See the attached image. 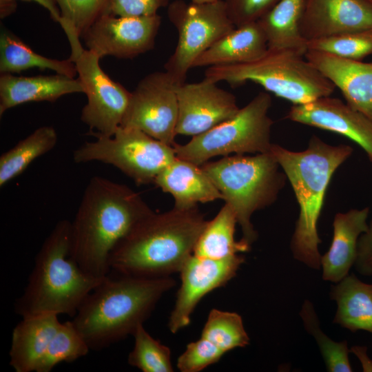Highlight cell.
Here are the masks:
<instances>
[{"label": "cell", "mask_w": 372, "mask_h": 372, "mask_svg": "<svg viewBox=\"0 0 372 372\" xmlns=\"http://www.w3.org/2000/svg\"><path fill=\"white\" fill-rule=\"evenodd\" d=\"M153 210L130 187L101 176L92 177L71 222V255L90 276L109 275L116 245Z\"/></svg>", "instance_id": "6da1fadb"}, {"label": "cell", "mask_w": 372, "mask_h": 372, "mask_svg": "<svg viewBox=\"0 0 372 372\" xmlns=\"http://www.w3.org/2000/svg\"><path fill=\"white\" fill-rule=\"evenodd\" d=\"M207 220L198 206L154 211L141 219L116 245L110 258L118 274L159 278L180 271L193 254Z\"/></svg>", "instance_id": "7a4b0ae2"}, {"label": "cell", "mask_w": 372, "mask_h": 372, "mask_svg": "<svg viewBox=\"0 0 372 372\" xmlns=\"http://www.w3.org/2000/svg\"><path fill=\"white\" fill-rule=\"evenodd\" d=\"M119 275L105 277L72 320L90 350H101L133 335L161 296L175 285L169 276Z\"/></svg>", "instance_id": "3957f363"}, {"label": "cell", "mask_w": 372, "mask_h": 372, "mask_svg": "<svg viewBox=\"0 0 372 372\" xmlns=\"http://www.w3.org/2000/svg\"><path fill=\"white\" fill-rule=\"evenodd\" d=\"M269 152L291 183L300 208L291 249L293 257L307 266L318 269L321 242L317 229L325 193L338 167L352 154L347 145H331L313 136L307 148L293 152L272 144Z\"/></svg>", "instance_id": "277c9868"}, {"label": "cell", "mask_w": 372, "mask_h": 372, "mask_svg": "<svg viewBox=\"0 0 372 372\" xmlns=\"http://www.w3.org/2000/svg\"><path fill=\"white\" fill-rule=\"evenodd\" d=\"M103 278L90 276L72 258L71 222L61 220L37 253L26 287L14 303L15 312L22 318L43 314L73 318Z\"/></svg>", "instance_id": "5b68a950"}, {"label": "cell", "mask_w": 372, "mask_h": 372, "mask_svg": "<svg viewBox=\"0 0 372 372\" xmlns=\"http://www.w3.org/2000/svg\"><path fill=\"white\" fill-rule=\"evenodd\" d=\"M293 48H268L259 59L245 63L208 67L205 78L236 86L254 82L293 105L331 96L335 85Z\"/></svg>", "instance_id": "8992f818"}, {"label": "cell", "mask_w": 372, "mask_h": 372, "mask_svg": "<svg viewBox=\"0 0 372 372\" xmlns=\"http://www.w3.org/2000/svg\"><path fill=\"white\" fill-rule=\"evenodd\" d=\"M234 211L245 242L257 238L251 223L252 214L271 205L287 176L270 152L254 156L235 154L200 165Z\"/></svg>", "instance_id": "52a82bcc"}, {"label": "cell", "mask_w": 372, "mask_h": 372, "mask_svg": "<svg viewBox=\"0 0 372 372\" xmlns=\"http://www.w3.org/2000/svg\"><path fill=\"white\" fill-rule=\"evenodd\" d=\"M271 105L270 95L259 92L231 118L192 136L185 145L175 143L176 156L200 166L217 156L269 152L273 144V122L268 115Z\"/></svg>", "instance_id": "ba28073f"}, {"label": "cell", "mask_w": 372, "mask_h": 372, "mask_svg": "<svg viewBox=\"0 0 372 372\" xmlns=\"http://www.w3.org/2000/svg\"><path fill=\"white\" fill-rule=\"evenodd\" d=\"M96 138L74 151V161H98L113 165L138 185L154 183L157 176L176 158L174 146L134 128L119 127L111 136Z\"/></svg>", "instance_id": "9c48e42d"}, {"label": "cell", "mask_w": 372, "mask_h": 372, "mask_svg": "<svg viewBox=\"0 0 372 372\" xmlns=\"http://www.w3.org/2000/svg\"><path fill=\"white\" fill-rule=\"evenodd\" d=\"M169 20L176 28L178 42L165 63V72L176 85L185 83L196 59L236 27L223 0L206 3L176 0L168 5Z\"/></svg>", "instance_id": "30bf717a"}, {"label": "cell", "mask_w": 372, "mask_h": 372, "mask_svg": "<svg viewBox=\"0 0 372 372\" xmlns=\"http://www.w3.org/2000/svg\"><path fill=\"white\" fill-rule=\"evenodd\" d=\"M177 86L165 71L146 75L131 92L121 127L139 130L173 146L177 135Z\"/></svg>", "instance_id": "8fae6325"}, {"label": "cell", "mask_w": 372, "mask_h": 372, "mask_svg": "<svg viewBox=\"0 0 372 372\" xmlns=\"http://www.w3.org/2000/svg\"><path fill=\"white\" fill-rule=\"evenodd\" d=\"M101 58L84 50L74 59L78 78L87 102L81 119L96 136H112L121 127L131 92L113 81L99 65Z\"/></svg>", "instance_id": "7c38bea8"}, {"label": "cell", "mask_w": 372, "mask_h": 372, "mask_svg": "<svg viewBox=\"0 0 372 372\" xmlns=\"http://www.w3.org/2000/svg\"><path fill=\"white\" fill-rule=\"evenodd\" d=\"M161 23L158 14L124 17L102 14L81 37L87 50L101 59L107 55L132 59L153 48Z\"/></svg>", "instance_id": "4fadbf2b"}, {"label": "cell", "mask_w": 372, "mask_h": 372, "mask_svg": "<svg viewBox=\"0 0 372 372\" xmlns=\"http://www.w3.org/2000/svg\"><path fill=\"white\" fill-rule=\"evenodd\" d=\"M244 261L245 257L239 254L220 260L191 255L179 271L181 285L169 318L170 331L175 333L187 326L199 301L234 278Z\"/></svg>", "instance_id": "5bb4252c"}, {"label": "cell", "mask_w": 372, "mask_h": 372, "mask_svg": "<svg viewBox=\"0 0 372 372\" xmlns=\"http://www.w3.org/2000/svg\"><path fill=\"white\" fill-rule=\"evenodd\" d=\"M178 114L176 134L197 136L235 116L240 110L236 96L205 78L176 88Z\"/></svg>", "instance_id": "9a60e30c"}, {"label": "cell", "mask_w": 372, "mask_h": 372, "mask_svg": "<svg viewBox=\"0 0 372 372\" xmlns=\"http://www.w3.org/2000/svg\"><path fill=\"white\" fill-rule=\"evenodd\" d=\"M299 29L306 42L372 29V1L305 0Z\"/></svg>", "instance_id": "2e32d148"}, {"label": "cell", "mask_w": 372, "mask_h": 372, "mask_svg": "<svg viewBox=\"0 0 372 372\" xmlns=\"http://www.w3.org/2000/svg\"><path fill=\"white\" fill-rule=\"evenodd\" d=\"M286 118L349 138L365 151L372 162V120L339 99L328 96L293 105Z\"/></svg>", "instance_id": "e0dca14e"}, {"label": "cell", "mask_w": 372, "mask_h": 372, "mask_svg": "<svg viewBox=\"0 0 372 372\" xmlns=\"http://www.w3.org/2000/svg\"><path fill=\"white\" fill-rule=\"evenodd\" d=\"M305 57L340 90L351 107L372 120V63L311 50Z\"/></svg>", "instance_id": "ac0fdd59"}, {"label": "cell", "mask_w": 372, "mask_h": 372, "mask_svg": "<svg viewBox=\"0 0 372 372\" xmlns=\"http://www.w3.org/2000/svg\"><path fill=\"white\" fill-rule=\"evenodd\" d=\"M81 81L69 76H0V116L12 107L28 102H54L62 96L83 92Z\"/></svg>", "instance_id": "d6986e66"}, {"label": "cell", "mask_w": 372, "mask_h": 372, "mask_svg": "<svg viewBox=\"0 0 372 372\" xmlns=\"http://www.w3.org/2000/svg\"><path fill=\"white\" fill-rule=\"evenodd\" d=\"M369 211L366 207L335 214L331 245L321 256L323 280L337 283L349 275L356 260L358 238L369 229Z\"/></svg>", "instance_id": "ffe728a7"}, {"label": "cell", "mask_w": 372, "mask_h": 372, "mask_svg": "<svg viewBox=\"0 0 372 372\" xmlns=\"http://www.w3.org/2000/svg\"><path fill=\"white\" fill-rule=\"evenodd\" d=\"M154 183L174 200V207L190 209L198 203H205L223 196L199 165L176 158L156 178Z\"/></svg>", "instance_id": "44dd1931"}, {"label": "cell", "mask_w": 372, "mask_h": 372, "mask_svg": "<svg viewBox=\"0 0 372 372\" xmlns=\"http://www.w3.org/2000/svg\"><path fill=\"white\" fill-rule=\"evenodd\" d=\"M265 34L258 21L236 27L201 54L192 68L248 63L267 50Z\"/></svg>", "instance_id": "7402d4cb"}, {"label": "cell", "mask_w": 372, "mask_h": 372, "mask_svg": "<svg viewBox=\"0 0 372 372\" xmlns=\"http://www.w3.org/2000/svg\"><path fill=\"white\" fill-rule=\"evenodd\" d=\"M60 324L56 314L22 318L12 331L9 353L16 372L35 371Z\"/></svg>", "instance_id": "603a6c76"}, {"label": "cell", "mask_w": 372, "mask_h": 372, "mask_svg": "<svg viewBox=\"0 0 372 372\" xmlns=\"http://www.w3.org/2000/svg\"><path fill=\"white\" fill-rule=\"evenodd\" d=\"M331 289V299L338 304L333 322L352 332L372 333V284L354 274L347 275Z\"/></svg>", "instance_id": "cb8c5ba5"}, {"label": "cell", "mask_w": 372, "mask_h": 372, "mask_svg": "<svg viewBox=\"0 0 372 372\" xmlns=\"http://www.w3.org/2000/svg\"><path fill=\"white\" fill-rule=\"evenodd\" d=\"M236 215L227 203L222 207L216 216L207 221L201 232L193 254L199 258L220 260L247 252L251 245L242 239L234 238Z\"/></svg>", "instance_id": "d4e9b609"}, {"label": "cell", "mask_w": 372, "mask_h": 372, "mask_svg": "<svg viewBox=\"0 0 372 372\" xmlns=\"http://www.w3.org/2000/svg\"><path fill=\"white\" fill-rule=\"evenodd\" d=\"M305 0H280L258 23L263 30L268 48H293L307 52L299 25Z\"/></svg>", "instance_id": "484cf974"}, {"label": "cell", "mask_w": 372, "mask_h": 372, "mask_svg": "<svg viewBox=\"0 0 372 372\" xmlns=\"http://www.w3.org/2000/svg\"><path fill=\"white\" fill-rule=\"evenodd\" d=\"M49 69L56 74L74 77L75 63L70 59L57 60L43 56L33 51L20 39L3 30L0 37V72L19 73L30 68Z\"/></svg>", "instance_id": "4316f807"}, {"label": "cell", "mask_w": 372, "mask_h": 372, "mask_svg": "<svg viewBox=\"0 0 372 372\" xmlns=\"http://www.w3.org/2000/svg\"><path fill=\"white\" fill-rule=\"evenodd\" d=\"M58 135L52 126H42L0 156V187L23 173L39 156L52 150Z\"/></svg>", "instance_id": "83f0119b"}, {"label": "cell", "mask_w": 372, "mask_h": 372, "mask_svg": "<svg viewBox=\"0 0 372 372\" xmlns=\"http://www.w3.org/2000/svg\"><path fill=\"white\" fill-rule=\"evenodd\" d=\"M61 13V26L71 48L72 61L84 50L80 42L83 32L105 10L107 0H54Z\"/></svg>", "instance_id": "f1b7e54d"}, {"label": "cell", "mask_w": 372, "mask_h": 372, "mask_svg": "<svg viewBox=\"0 0 372 372\" xmlns=\"http://www.w3.org/2000/svg\"><path fill=\"white\" fill-rule=\"evenodd\" d=\"M90 350L72 320L61 322L35 372H50L61 362H72L86 355Z\"/></svg>", "instance_id": "f546056e"}, {"label": "cell", "mask_w": 372, "mask_h": 372, "mask_svg": "<svg viewBox=\"0 0 372 372\" xmlns=\"http://www.w3.org/2000/svg\"><path fill=\"white\" fill-rule=\"evenodd\" d=\"M201 337L215 344L225 353L249 344V338L242 318L234 312L213 309L202 330Z\"/></svg>", "instance_id": "4dcf8cb0"}, {"label": "cell", "mask_w": 372, "mask_h": 372, "mask_svg": "<svg viewBox=\"0 0 372 372\" xmlns=\"http://www.w3.org/2000/svg\"><path fill=\"white\" fill-rule=\"evenodd\" d=\"M306 330L316 339L327 369L330 372H351L347 341L335 342L321 330L313 304L305 300L300 311Z\"/></svg>", "instance_id": "1f68e13d"}, {"label": "cell", "mask_w": 372, "mask_h": 372, "mask_svg": "<svg viewBox=\"0 0 372 372\" xmlns=\"http://www.w3.org/2000/svg\"><path fill=\"white\" fill-rule=\"evenodd\" d=\"M134 345L128 355V364L143 372H172L169 348L152 337L143 324L132 335Z\"/></svg>", "instance_id": "d6a6232c"}, {"label": "cell", "mask_w": 372, "mask_h": 372, "mask_svg": "<svg viewBox=\"0 0 372 372\" xmlns=\"http://www.w3.org/2000/svg\"><path fill=\"white\" fill-rule=\"evenodd\" d=\"M307 50L329 53L343 59L361 61L372 54V29L307 41Z\"/></svg>", "instance_id": "836d02e7"}, {"label": "cell", "mask_w": 372, "mask_h": 372, "mask_svg": "<svg viewBox=\"0 0 372 372\" xmlns=\"http://www.w3.org/2000/svg\"><path fill=\"white\" fill-rule=\"evenodd\" d=\"M225 353L208 340L200 337L189 343L177 360L181 372H198L217 362Z\"/></svg>", "instance_id": "e575fe53"}, {"label": "cell", "mask_w": 372, "mask_h": 372, "mask_svg": "<svg viewBox=\"0 0 372 372\" xmlns=\"http://www.w3.org/2000/svg\"><path fill=\"white\" fill-rule=\"evenodd\" d=\"M235 27L258 21L280 0H223Z\"/></svg>", "instance_id": "d590c367"}, {"label": "cell", "mask_w": 372, "mask_h": 372, "mask_svg": "<svg viewBox=\"0 0 372 372\" xmlns=\"http://www.w3.org/2000/svg\"><path fill=\"white\" fill-rule=\"evenodd\" d=\"M169 0H107L104 12L114 16H149L168 6Z\"/></svg>", "instance_id": "8d00e7d4"}, {"label": "cell", "mask_w": 372, "mask_h": 372, "mask_svg": "<svg viewBox=\"0 0 372 372\" xmlns=\"http://www.w3.org/2000/svg\"><path fill=\"white\" fill-rule=\"evenodd\" d=\"M354 265L360 274L366 276H372V222L367 231L358 240L357 257Z\"/></svg>", "instance_id": "74e56055"}, {"label": "cell", "mask_w": 372, "mask_h": 372, "mask_svg": "<svg viewBox=\"0 0 372 372\" xmlns=\"http://www.w3.org/2000/svg\"><path fill=\"white\" fill-rule=\"evenodd\" d=\"M34 1L44 8H45L50 13L52 19L59 23H61V17L59 9L54 0H24ZM15 0H0V10L1 17L3 18L10 14H11L15 9Z\"/></svg>", "instance_id": "f35d334b"}, {"label": "cell", "mask_w": 372, "mask_h": 372, "mask_svg": "<svg viewBox=\"0 0 372 372\" xmlns=\"http://www.w3.org/2000/svg\"><path fill=\"white\" fill-rule=\"evenodd\" d=\"M366 350V347L356 346L350 351L359 358L364 371H372V360L367 355Z\"/></svg>", "instance_id": "ab89813d"}, {"label": "cell", "mask_w": 372, "mask_h": 372, "mask_svg": "<svg viewBox=\"0 0 372 372\" xmlns=\"http://www.w3.org/2000/svg\"><path fill=\"white\" fill-rule=\"evenodd\" d=\"M216 1V0H190V1L194 2V3H206V2H211V1Z\"/></svg>", "instance_id": "60d3db41"}, {"label": "cell", "mask_w": 372, "mask_h": 372, "mask_svg": "<svg viewBox=\"0 0 372 372\" xmlns=\"http://www.w3.org/2000/svg\"><path fill=\"white\" fill-rule=\"evenodd\" d=\"M371 1H372V0H371Z\"/></svg>", "instance_id": "b9f144b4"}]
</instances>
